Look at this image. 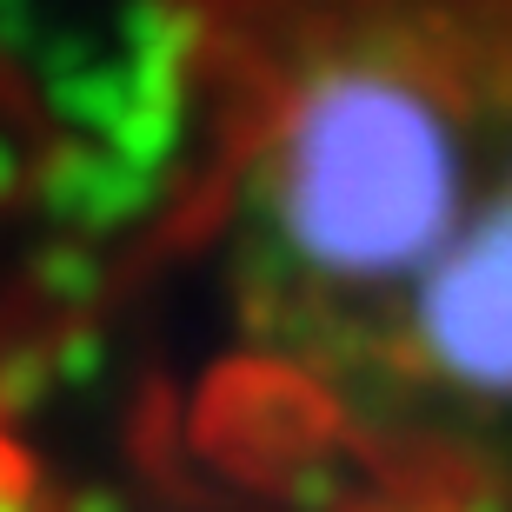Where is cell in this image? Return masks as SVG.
I'll return each instance as SVG.
<instances>
[{
	"label": "cell",
	"instance_id": "cell-1",
	"mask_svg": "<svg viewBox=\"0 0 512 512\" xmlns=\"http://www.w3.org/2000/svg\"><path fill=\"white\" fill-rule=\"evenodd\" d=\"M240 213L300 320L512 406V0H280L247 34Z\"/></svg>",
	"mask_w": 512,
	"mask_h": 512
}]
</instances>
